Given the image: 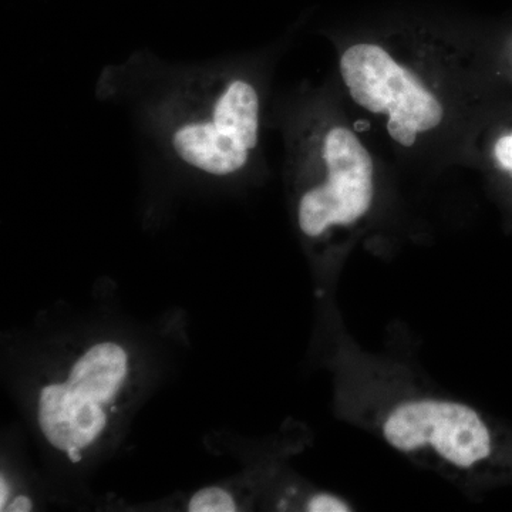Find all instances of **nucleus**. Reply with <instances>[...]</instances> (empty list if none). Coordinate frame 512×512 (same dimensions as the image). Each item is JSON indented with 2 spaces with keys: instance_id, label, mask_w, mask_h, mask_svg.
Wrapping results in <instances>:
<instances>
[{
  "instance_id": "f257e3e1",
  "label": "nucleus",
  "mask_w": 512,
  "mask_h": 512,
  "mask_svg": "<svg viewBox=\"0 0 512 512\" xmlns=\"http://www.w3.org/2000/svg\"><path fill=\"white\" fill-rule=\"evenodd\" d=\"M127 353L116 343H100L77 360L66 383L43 387L39 426L57 450L89 447L107 424L101 404L114 399L126 379Z\"/></svg>"
},
{
  "instance_id": "f03ea898",
  "label": "nucleus",
  "mask_w": 512,
  "mask_h": 512,
  "mask_svg": "<svg viewBox=\"0 0 512 512\" xmlns=\"http://www.w3.org/2000/svg\"><path fill=\"white\" fill-rule=\"evenodd\" d=\"M384 440L410 456H430L457 470H471L493 454V436L466 404L441 399L400 403L383 421Z\"/></svg>"
},
{
  "instance_id": "7ed1b4c3",
  "label": "nucleus",
  "mask_w": 512,
  "mask_h": 512,
  "mask_svg": "<svg viewBox=\"0 0 512 512\" xmlns=\"http://www.w3.org/2000/svg\"><path fill=\"white\" fill-rule=\"evenodd\" d=\"M258 128V93L244 80H232L218 90L204 116L175 127L171 143L183 163L222 177L247 164Z\"/></svg>"
},
{
  "instance_id": "20e7f679",
  "label": "nucleus",
  "mask_w": 512,
  "mask_h": 512,
  "mask_svg": "<svg viewBox=\"0 0 512 512\" xmlns=\"http://www.w3.org/2000/svg\"><path fill=\"white\" fill-rule=\"evenodd\" d=\"M190 512H232L237 511L234 498L222 488L211 487L198 491L188 504Z\"/></svg>"
},
{
  "instance_id": "39448f33",
  "label": "nucleus",
  "mask_w": 512,
  "mask_h": 512,
  "mask_svg": "<svg viewBox=\"0 0 512 512\" xmlns=\"http://www.w3.org/2000/svg\"><path fill=\"white\" fill-rule=\"evenodd\" d=\"M306 511L311 512H348L352 511L349 503L332 494L313 495L306 504Z\"/></svg>"
},
{
  "instance_id": "423d86ee",
  "label": "nucleus",
  "mask_w": 512,
  "mask_h": 512,
  "mask_svg": "<svg viewBox=\"0 0 512 512\" xmlns=\"http://www.w3.org/2000/svg\"><path fill=\"white\" fill-rule=\"evenodd\" d=\"M387 130H389V134L392 136L393 140L402 144L404 147H412L413 144L416 143V131L403 126L399 121L390 119L389 123H387Z\"/></svg>"
},
{
  "instance_id": "0eeeda50",
  "label": "nucleus",
  "mask_w": 512,
  "mask_h": 512,
  "mask_svg": "<svg viewBox=\"0 0 512 512\" xmlns=\"http://www.w3.org/2000/svg\"><path fill=\"white\" fill-rule=\"evenodd\" d=\"M495 156L504 168L512 170V134L498 140V143L495 144Z\"/></svg>"
},
{
  "instance_id": "6e6552de",
  "label": "nucleus",
  "mask_w": 512,
  "mask_h": 512,
  "mask_svg": "<svg viewBox=\"0 0 512 512\" xmlns=\"http://www.w3.org/2000/svg\"><path fill=\"white\" fill-rule=\"evenodd\" d=\"M30 510H32V501H30L28 497H25V495H20V497L16 498V500L6 508V511L13 512H26Z\"/></svg>"
},
{
  "instance_id": "1a4fd4ad",
  "label": "nucleus",
  "mask_w": 512,
  "mask_h": 512,
  "mask_svg": "<svg viewBox=\"0 0 512 512\" xmlns=\"http://www.w3.org/2000/svg\"><path fill=\"white\" fill-rule=\"evenodd\" d=\"M9 488L8 484L5 483V480L0 481V505H2V510L5 508V500L8 498Z\"/></svg>"
},
{
  "instance_id": "9d476101",
  "label": "nucleus",
  "mask_w": 512,
  "mask_h": 512,
  "mask_svg": "<svg viewBox=\"0 0 512 512\" xmlns=\"http://www.w3.org/2000/svg\"><path fill=\"white\" fill-rule=\"evenodd\" d=\"M67 456H69L70 460L73 461V463H79L80 460H82V454H80V448L77 447H70L69 450L66 451Z\"/></svg>"
},
{
  "instance_id": "9b49d317",
  "label": "nucleus",
  "mask_w": 512,
  "mask_h": 512,
  "mask_svg": "<svg viewBox=\"0 0 512 512\" xmlns=\"http://www.w3.org/2000/svg\"><path fill=\"white\" fill-rule=\"evenodd\" d=\"M356 130H366V128H369V124L366 123V121H362V123H356L355 124Z\"/></svg>"
}]
</instances>
